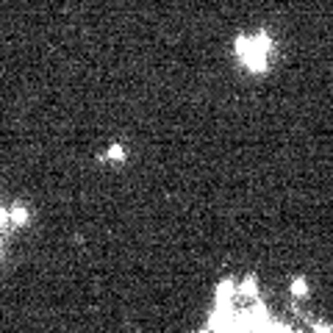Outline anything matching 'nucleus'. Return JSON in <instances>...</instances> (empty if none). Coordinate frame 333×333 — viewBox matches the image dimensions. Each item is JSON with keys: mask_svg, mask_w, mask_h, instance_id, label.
<instances>
[{"mask_svg": "<svg viewBox=\"0 0 333 333\" xmlns=\"http://www.w3.org/2000/svg\"><path fill=\"white\" fill-rule=\"evenodd\" d=\"M291 289H295V295H303V291H305V283H303V281H295V286H291Z\"/></svg>", "mask_w": 333, "mask_h": 333, "instance_id": "4", "label": "nucleus"}, {"mask_svg": "<svg viewBox=\"0 0 333 333\" xmlns=\"http://www.w3.org/2000/svg\"><path fill=\"white\" fill-rule=\"evenodd\" d=\"M11 220H14L17 225H23V222L28 220V214H25V208H14V211H11Z\"/></svg>", "mask_w": 333, "mask_h": 333, "instance_id": "3", "label": "nucleus"}, {"mask_svg": "<svg viewBox=\"0 0 333 333\" xmlns=\"http://www.w3.org/2000/svg\"><path fill=\"white\" fill-rule=\"evenodd\" d=\"M108 159H114V161H122V159H125V150H122L120 145H111V150H108Z\"/></svg>", "mask_w": 333, "mask_h": 333, "instance_id": "2", "label": "nucleus"}, {"mask_svg": "<svg viewBox=\"0 0 333 333\" xmlns=\"http://www.w3.org/2000/svg\"><path fill=\"white\" fill-rule=\"evenodd\" d=\"M272 50V39L267 33H256V36H239L236 39V56L247 70L264 72L267 70V56Z\"/></svg>", "mask_w": 333, "mask_h": 333, "instance_id": "1", "label": "nucleus"}]
</instances>
